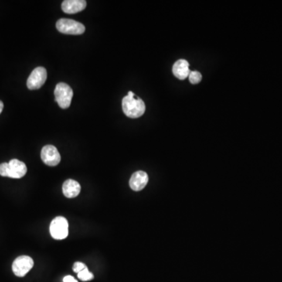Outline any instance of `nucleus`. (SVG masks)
Returning <instances> with one entry per match:
<instances>
[{
    "label": "nucleus",
    "mask_w": 282,
    "mask_h": 282,
    "mask_svg": "<svg viewBox=\"0 0 282 282\" xmlns=\"http://www.w3.org/2000/svg\"><path fill=\"white\" fill-rule=\"evenodd\" d=\"M189 80L192 84H197L202 81V75L198 72H191L190 73Z\"/></svg>",
    "instance_id": "obj_14"
},
{
    "label": "nucleus",
    "mask_w": 282,
    "mask_h": 282,
    "mask_svg": "<svg viewBox=\"0 0 282 282\" xmlns=\"http://www.w3.org/2000/svg\"><path fill=\"white\" fill-rule=\"evenodd\" d=\"M55 100L62 108L67 109L70 107L73 97V90L66 83H61L57 85L54 90Z\"/></svg>",
    "instance_id": "obj_3"
},
{
    "label": "nucleus",
    "mask_w": 282,
    "mask_h": 282,
    "mask_svg": "<svg viewBox=\"0 0 282 282\" xmlns=\"http://www.w3.org/2000/svg\"><path fill=\"white\" fill-rule=\"evenodd\" d=\"M145 103L135 96H125L123 99V110L127 117L137 119L142 116L145 112Z\"/></svg>",
    "instance_id": "obj_1"
},
{
    "label": "nucleus",
    "mask_w": 282,
    "mask_h": 282,
    "mask_svg": "<svg viewBox=\"0 0 282 282\" xmlns=\"http://www.w3.org/2000/svg\"><path fill=\"white\" fill-rule=\"evenodd\" d=\"M27 166L25 163L18 159H12L9 162L0 164V176L10 177L13 179H20L25 177Z\"/></svg>",
    "instance_id": "obj_2"
},
{
    "label": "nucleus",
    "mask_w": 282,
    "mask_h": 282,
    "mask_svg": "<svg viewBox=\"0 0 282 282\" xmlns=\"http://www.w3.org/2000/svg\"><path fill=\"white\" fill-rule=\"evenodd\" d=\"M173 72L177 79L181 80L187 79L191 73L189 63L186 60L177 61L173 67Z\"/></svg>",
    "instance_id": "obj_11"
},
{
    "label": "nucleus",
    "mask_w": 282,
    "mask_h": 282,
    "mask_svg": "<svg viewBox=\"0 0 282 282\" xmlns=\"http://www.w3.org/2000/svg\"><path fill=\"white\" fill-rule=\"evenodd\" d=\"M86 267H87V266H86V264H84V263H81V262H76V263H75V264L73 265V271L79 273V272L84 270Z\"/></svg>",
    "instance_id": "obj_15"
},
{
    "label": "nucleus",
    "mask_w": 282,
    "mask_h": 282,
    "mask_svg": "<svg viewBox=\"0 0 282 282\" xmlns=\"http://www.w3.org/2000/svg\"><path fill=\"white\" fill-rule=\"evenodd\" d=\"M41 158L42 161L49 166H56L62 159L60 153L53 145H46L42 147Z\"/></svg>",
    "instance_id": "obj_8"
},
{
    "label": "nucleus",
    "mask_w": 282,
    "mask_h": 282,
    "mask_svg": "<svg viewBox=\"0 0 282 282\" xmlns=\"http://www.w3.org/2000/svg\"><path fill=\"white\" fill-rule=\"evenodd\" d=\"M86 2L85 0H65L62 3V8L66 14H76L85 10Z\"/></svg>",
    "instance_id": "obj_10"
},
{
    "label": "nucleus",
    "mask_w": 282,
    "mask_h": 282,
    "mask_svg": "<svg viewBox=\"0 0 282 282\" xmlns=\"http://www.w3.org/2000/svg\"><path fill=\"white\" fill-rule=\"evenodd\" d=\"M148 183V176L144 171H138L132 175L130 180V186L132 190L140 191L145 188Z\"/></svg>",
    "instance_id": "obj_9"
},
{
    "label": "nucleus",
    "mask_w": 282,
    "mask_h": 282,
    "mask_svg": "<svg viewBox=\"0 0 282 282\" xmlns=\"http://www.w3.org/2000/svg\"><path fill=\"white\" fill-rule=\"evenodd\" d=\"M34 266L33 259L28 256H18L12 265V270L17 277H25Z\"/></svg>",
    "instance_id": "obj_6"
},
{
    "label": "nucleus",
    "mask_w": 282,
    "mask_h": 282,
    "mask_svg": "<svg viewBox=\"0 0 282 282\" xmlns=\"http://www.w3.org/2000/svg\"><path fill=\"white\" fill-rule=\"evenodd\" d=\"M47 79V72L43 67L34 69L27 80V86L31 90H39L43 86Z\"/></svg>",
    "instance_id": "obj_7"
},
{
    "label": "nucleus",
    "mask_w": 282,
    "mask_h": 282,
    "mask_svg": "<svg viewBox=\"0 0 282 282\" xmlns=\"http://www.w3.org/2000/svg\"><path fill=\"white\" fill-rule=\"evenodd\" d=\"M64 282H78L77 280L75 279V277L71 275L65 276L63 279Z\"/></svg>",
    "instance_id": "obj_16"
},
{
    "label": "nucleus",
    "mask_w": 282,
    "mask_h": 282,
    "mask_svg": "<svg viewBox=\"0 0 282 282\" xmlns=\"http://www.w3.org/2000/svg\"><path fill=\"white\" fill-rule=\"evenodd\" d=\"M63 193L65 197L73 198L77 197L81 191L80 184L74 180H67L63 184Z\"/></svg>",
    "instance_id": "obj_12"
},
{
    "label": "nucleus",
    "mask_w": 282,
    "mask_h": 282,
    "mask_svg": "<svg viewBox=\"0 0 282 282\" xmlns=\"http://www.w3.org/2000/svg\"><path fill=\"white\" fill-rule=\"evenodd\" d=\"M56 26L59 32L66 35H82L86 30V28L83 24L67 18L59 20L57 22Z\"/></svg>",
    "instance_id": "obj_4"
},
{
    "label": "nucleus",
    "mask_w": 282,
    "mask_h": 282,
    "mask_svg": "<svg viewBox=\"0 0 282 282\" xmlns=\"http://www.w3.org/2000/svg\"><path fill=\"white\" fill-rule=\"evenodd\" d=\"M4 103H3L2 101H1V100H0V114H1V113H2L3 110H4Z\"/></svg>",
    "instance_id": "obj_17"
},
{
    "label": "nucleus",
    "mask_w": 282,
    "mask_h": 282,
    "mask_svg": "<svg viewBox=\"0 0 282 282\" xmlns=\"http://www.w3.org/2000/svg\"><path fill=\"white\" fill-rule=\"evenodd\" d=\"M49 232L57 240L66 239L69 235V222L63 216H58L51 222Z\"/></svg>",
    "instance_id": "obj_5"
},
{
    "label": "nucleus",
    "mask_w": 282,
    "mask_h": 282,
    "mask_svg": "<svg viewBox=\"0 0 282 282\" xmlns=\"http://www.w3.org/2000/svg\"><path fill=\"white\" fill-rule=\"evenodd\" d=\"M78 277L83 281H89V280H93L94 278V276H93V273H91L89 269L86 267L84 270L78 273Z\"/></svg>",
    "instance_id": "obj_13"
}]
</instances>
